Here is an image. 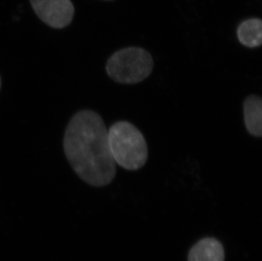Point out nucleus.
<instances>
[{
	"label": "nucleus",
	"instance_id": "nucleus-8",
	"mask_svg": "<svg viewBox=\"0 0 262 261\" xmlns=\"http://www.w3.org/2000/svg\"><path fill=\"white\" fill-rule=\"evenodd\" d=\"M1 86H2V79H1V77H0V89H1Z\"/></svg>",
	"mask_w": 262,
	"mask_h": 261
},
{
	"label": "nucleus",
	"instance_id": "nucleus-2",
	"mask_svg": "<svg viewBox=\"0 0 262 261\" xmlns=\"http://www.w3.org/2000/svg\"><path fill=\"white\" fill-rule=\"evenodd\" d=\"M115 162L128 170L141 169L148 160V146L143 133L128 121H117L108 130Z\"/></svg>",
	"mask_w": 262,
	"mask_h": 261
},
{
	"label": "nucleus",
	"instance_id": "nucleus-4",
	"mask_svg": "<svg viewBox=\"0 0 262 261\" xmlns=\"http://www.w3.org/2000/svg\"><path fill=\"white\" fill-rule=\"evenodd\" d=\"M37 17L54 29H63L72 23L75 8L72 0H30Z\"/></svg>",
	"mask_w": 262,
	"mask_h": 261
},
{
	"label": "nucleus",
	"instance_id": "nucleus-1",
	"mask_svg": "<svg viewBox=\"0 0 262 261\" xmlns=\"http://www.w3.org/2000/svg\"><path fill=\"white\" fill-rule=\"evenodd\" d=\"M64 155L79 178L93 187H104L117 175L108 130L99 114L83 110L72 116L63 140Z\"/></svg>",
	"mask_w": 262,
	"mask_h": 261
},
{
	"label": "nucleus",
	"instance_id": "nucleus-9",
	"mask_svg": "<svg viewBox=\"0 0 262 261\" xmlns=\"http://www.w3.org/2000/svg\"><path fill=\"white\" fill-rule=\"evenodd\" d=\"M104 1H113V0H104Z\"/></svg>",
	"mask_w": 262,
	"mask_h": 261
},
{
	"label": "nucleus",
	"instance_id": "nucleus-6",
	"mask_svg": "<svg viewBox=\"0 0 262 261\" xmlns=\"http://www.w3.org/2000/svg\"><path fill=\"white\" fill-rule=\"evenodd\" d=\"M245 127L250 135L262 136V100L257 95L248 96L244 101Z\"/></svg>",
	"mask_w": 262,
	"mask_h": 261
},
{
	"label": "nucleus",
	"instance_id": "nucleus-3",
	"mask_svg": "<svg viewBox=\"0 0 262 261\" xmlns=\"http://www.w3.org/2000/svg\"><path fill=\"white\" fill-rule=\"evenodd\" d=\"M151 54L143 48L121 49L110 57L106 72L112 80L121 84H136L144 81L153 71Z\"/></svg>",
	"mask_w": 262,
	"mask_h": 261
},
{
	"label": "nucleus",
	"instance_id": "nucleus-5",
	"mask_svg": "<svg viewBox=\"0 0 262 261\" xmlns=\"http://www.w3.org/2000/svg\"><path fill=\"white\" fill-rule=\"evenodd\" d=\"M188 261H224L225 252L217 239L206 237L194 244L188 253Z\"/></svg>",
	"mask_w": 262,
	"mask_h": 261
},
{
	"label": "nucleus",
	"instance_id": "nucleus-7",
	"mask_svg": "<svg viewBox=\"0 0 262 261\" xmlns=\"http://www.w3.org/2000/svg\"><path fill=\"white\" fill-rule=\"evenodd\" d=\"M237 39L248 48H256L262 44V21L260 18H250L240 23L237 29Z\"/></svg>",
	"mask_w": 262,
	"mask_h": 261
}]
</instances>
